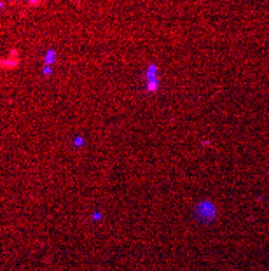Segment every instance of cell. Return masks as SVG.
<instances>
[{
    "instance_id": "cell-1",
    "label": "cell",
    "mask_w": 269,
    "mask_h": 271,
    "mask_svg": "<svg viewBox=\"0 0 269 271\" xmlns=\"http://www.w3.org/2000/svg\"><path fill=\"white\" fill-rule=\"evenodd\" d=\"M18 65V60H14V58H7V60H2V67L4 68H12V67Z\"/></svg>"
},
{
    "instance_id": "cell-4",
    "label": "cell",
    "mask_w": 269,
    "mask_h": 271,
    "mask_svg": "<svg viewBox=\"0 0 269 271\" xmlns=\"http://www.w3.org/2000/svg\"><path fill=\"white\" fill-rule=\"evenodd\" d=\"M26 2L30 4V6H38V4H40L42 0H26Z\"/></svg>"
},
{
    "instance_id": "cell-3",
    "label": "cell",
    "mask_w": 269,
    "mask_h": 271,
    "mask_svg": "<svg viewBox=\"0 0 269 271\" xmlns=\"http://www.w3.org/2000/svg\"><path fill=\"white\" fill-rule=\"evenodd\" d=\"M53 56H54V53L53 51H49V53L46 54V63H51V61H53Z\"/></svg>"
},
{
    "instance_id": "cell-2",
    "label": "cell",
    "mask_w": 269,
    "mask_h": 271,
    "mask_svg": "<svg viewBox=\"0 0 269 271\" xmlns=\"http://www.w3.org/2000/svg\"><path fill=\"white\" fill-rule=\"evenodd\" d=\"M156 87H157V82H156V79H154V81H151V82H149V86H147V89H149V91H156Z\"/></svg>"
}]
</instances>
